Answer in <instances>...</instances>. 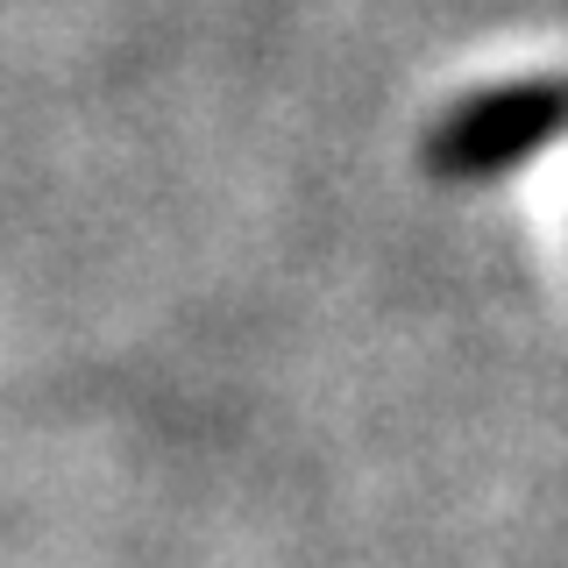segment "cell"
Instances as JSON below:
<instances>
[{
	"label": "cell",
	"instance_id": "6da1fadb",
	"mask_svg": "<svg viewBox=\"0 0 568 568\" xmlns=\"http://www.w3.org/2000/svg\"><path fill=\"white\" fill-rule=\"evenodd\" d=\"M568 135V79H511L440 114L426 164L440 178H505Z\"/></svg>",
	"mask_w": 568,
	"mask_h": 568
}]
</instances>
